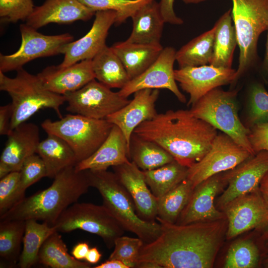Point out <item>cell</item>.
I'll use <instances>...</instances> for the list:
<instances>
[{
    "mask_svg": "<svg viewBox=\"0 0 268 268\" xmlns=\"http://www.w3.org/2000/svg\"><path fill=\"white\" fill-rule=\"evenodd\" d=\"M144 244L143 241L138 237L121 236L115 240L114 251L108 259L118 260L129 268H134Z\"/></svg>",
    "mask_w": 268,
    "mask_h": 268,
    "instance_id": "ab89813d",
    "label": "cell"
},
{
    "mask_svg": "<svg viewBox=\"0 0 268 268\" xmlns=\"http://www.w3.org/2000/svg\"><path fill=\"white\" fill-rule=\"evenodd\" d=\"M94 268H129V267L121 261L108 259Z\"/></svg>",
    "mask_w": 268,
    "mask_h": 268,
    "instance_id": "681fc988",
    "label": "cell"
},
{
    "mask_svg": "<svg viewBox=\"0 0 268 268\" xmlns=\"http://www.w3.org/2000/svg\"><path fill=\"white\" fill-rule=\"evenodd\" d=\"M215 26L195 37L176 53L180 68L210 64L213 56Z\"/></svg>",
    "mask_w": 268,
    "mask_h": 268,
    "instance_id": "4dcf8cb0",
    "label": "cell"
},
{
    "mask_svg": "<svg viewBox=\"0 0 268 268\" xmlns=\"http://www.w3.org/2000/svg\"><path fill=\"white\" fill-rule=\"evenodd\" d=\"M184 3L186 4H194L198 3L201 2H203L206 0H182Z\"/></svg>",
    "mask_w": 268,
    "mask_h": 268,
    "instance_id": "11a10c76",
    "label": "cell"
},
{
    "mask_svg": "<svg viewBox=\"0 0 268 268\" xmlns=\"http://www.w3.org/2000/svg\"><path fill=\"white\" fill-rule=\"evenodd\" d=\"M131 160L142 171L157 168L174 160L173 157L156 143L133 133L130 143Z\"/></svg>",
    "mask_w": 268,
    "mask_h": 268,
    "instance_id": "f546056e",
    "label": "cell"
},
{
    "mask_svg": "<svg viewBox=\"0 0 268 268\" xmlns=\"http://www.w3.org/2000/svg\"><path fill=\"white\" fill-rule=\"evenodd\" d=\"M133 29L126 40L130 43H160L164 24L159 2L151 1L139 8L132 16Z\"/></svg>",
    "mask_w": 268,
    "mask_h": 268,
    "instance_id": "484cf974",
    "label": "cell"
},
{
    "mask_svg": "<svg viewBox=\"0 0 268 268\" xmlns=\"http://www.w3.org/2000/svg\"><path fill=\"white\" fill-rule=\"evenodd\" d=\"M38 262L52 268H89L91 264L70 255L62 236L57 231L45 241L39 252Z\"/></svg>",
    "mask_w": 268,
    "mask_h": 268,
    "instance_id": "1f68e13d",
    "label": "cell"
},
{
    "mask_svg": "<svg viewBox=\"0 0 268 268\" xmlns=\"http://www.w3.org/2000/svg\"><path fill=\"white\" fill-rule=\"evenodd\" d=\"M263 265L264 267L268 268V256L264 261Z\"/></svg>",
    "mask_w": 268,
    "mask_h": 268,
    "instance_id": "9f6ffc18",
    "label": "cell"
},
{
    "mask_svg": "<svg viewBox=\"0 0 268 268\" xmlns=\"http://www.w3.org/2000/svg\"><path fill=\"white\" fill-rule=\"evenodd\" d=\"M95 11L111 10L116 12L114 24L119 26L146 3L155 0H78Z\"/></svg>",
    "mask_w": 268,
    "mask_h": 268,
    "instance_id": "74e56055",
    "label": "cell"
},
{
    "mask_svg": "<svg viewBox=\"0 0 268 268\" xmlns=\"http://www.w3.org/2000/svg\"><path fill=\"white\" fill-rule=\"evenodd\" d=\"M237 93V90L224 91L218 87L214 88L192 105L190 111L193 116L227 134L255 155L248 139L250 130L239 117Z\"/></svg>",
    "mask_w": 268,
    "mask_h": 268,
    "instance_id": "8992f818",
    "label": "cell"
},
{
    "mask_svg": "<svg viewBox=\"0 0 268 268\" xmlns=\"http://www.w3.org/2000/svg\"><path fill=\"white\" fill-rule=\"evenodd\" d=\"M188 169L174 160L157 168L143 171L147 185L158 199L186 179Z\"/></svg>",
    "mask_w": 268,
    "mask_h": 268,
    "instance_id": "836d02e7",
    "label": "cell"
},
{
    "mask_svg": "<svg viewBox=\"0 0 268 268\" xmlns=\"http://www.w3.org/2000/svg\"><path fill=\"white\" fill-rule=\"evenodd\" d=\"M134 94V98L128 104L106 119L122 131L129 148L134 130L141 123L151 120L157 115L155 103L159 91L157 89H144Z\"/></svg>",
    "mask_w": 268,
    "mask_h": 268,
    "instance_id": "ffe728a7",
    "label": "cell"
},
{
    "mask_svg": "<svg viewBox=\"0 0 268 268\" xmlns=\"http://www.w3.org/2000/svg\"><path fill=\"white\" fill-rule=\"evenodd\" d=\"M101 257L102 254L97 248L95 247L89 249L85 256V260L86 262L91 264H94L99 261Z\"/></svg>",
    "mask_w": 268,
    "mask_h": 268,
    "instance_id": "c3c4849f",
    "label": "cell"
},
{
    "mask_svg": "<svg viewBox=\"0 0 268 268\" xmlns=\"http://www.w3.org/2000/svg\"><path fill=\"white\" fill-rule=\"evenodd\" d=\"M194 188L187 178L173 189L157 199V218L176 223L191 196Z\"/></svg>",
    "mask_w": 268,
    "mask_h": 268,
    "instance_id": "e575fe53",
    "label": "cell"
},
{
    "mask_svg": "<svg viewBox=\"0 0 268 268\" xmlns=\"http://www.w3.org/2000/svg\"><path fill=\"white\" fill-rule=\"evenodd\" d=\"M111 48L121 61L130 79L148 68L163 49L160 43L142 44L126 41L115 43Z\"/></svg>",
    "mask_w": 268,
    "mask_h": 268,
    "instance_id": "d4e9b609",
    "label": "cell"
},
{
    "mask_svg": "<svg viewBox=\"0 0 268 268\" xmlns=\"http://www.w3.org/2000/svg\"><path fill=\"white\" fill-rule=\"evenodd\" d=\"M134 268H160L158 265L148 261H141L136 263Z\"/></svg>",
    "mask_w": 268,
    "mask_h": 268,
    "instance_id": "f5cc1de1",
    "label": "cell"
},
{
    "mask_svg": "<svg viewBox=\"0 0 268 268\" xmlns=\"http://www.w3.org/2000/svg\"><path fill=\"white\" fill-rule=\"evenodd\" d=\"M85 171L90 187L99 191L103 205L125 231L134 233L144 244L153 241L159 236L161 224L144 221L138 217L132 197L114 173L107 170Z\"/></svg>",
    "mask_w": 268,
    "mask_h": 268,
    "instance_id": "277c9868",
    "label": "cell"
},
{
    "mask_svg": "<svg viewBox=\"0 0 268 268\" xmlns=\"http://www.w3.org/2000/svg\"><path fill=\"white\" fill-rule=\"evenodd\" d=\"M174 1L175 0H160L159 2L160 12L165 23L181 25L184 21L174 11Z\"/></svg>",
    "mask_w": 268,
    "mask_h": 268,
    "instance_id": "f6af8a7d",
    "label": "cell"
},
{
    "mask_svg": "<svg viewBox=\"0 0 268 268\" xmlns=\"http://www.w3.org/2000/svg\"><path fill=\"white\" fill-rule=\"evenodd\" d=\"M21 43L17 51L10 55L0 54V71L16 70L33 60L57 55L63 46L73 41L66 33L55 35H44L27 24L20 25Z\"/></svg>",
    "mask_w": 268,
    "mask_h": 268,
    "instance_id": "30bf717a",
    "label": "cell"
},
{
    "mask_svg": "<svg viewBox=\"0 0 268 268\" xmlns=\"http://www.w3.org/2000/svg\"><path fill=\"white\" fill-rule=\"evenodd\" d=\"M259 189L262 196L268 204V171L262 179Z\"/></svg>",
    "mask_w": 268,
    "mask_h": 268,
    "instance_id": "f907efd6",
    "label": "cell"
},
{
    "mask_svg": "<svg viewBox=\"0 0 268 268\" xmlns=\"http://www.w3.org/2000/svg\"><path fill=\"white\" fill-rule=\"evenodd\" d=\"M260 251L257 246L249 239L240 240L229 247L223 268H253L259 262Z\"/></svg>",
    "mask_w": 268,
    "mask_h": 268,
    "instance_id": "8d00e7d4",
    "label": "cell"
},
{
    "mask_svg": "<svg viewBox=\"0 0 268 268\" xmlns=\"http://www.w3.org/2000/svg\"><path fill=\"white\" fill-rule=\"evenodd\" d=\"M268 171V151L262 150L223 174L226 189L219 197L217 205L221 209L235 198L259 189Z\"/></svg>",
    "mask_w": 268,
    "mask_h": 268,
    "instance_id": "5bb4252c",
    "label": "cell"
},
{
    "mask_svg": "<svg viewBox=\"0 0 268 268\" xmlns=\"http://www.w3.org/2000/svg\"><path fill=\"white\" fill-rule=\"evenodd\" d=\"M232 22L231 9H230L214 24L213 52L209 65L231 68L234 52L238 44L235 29Z\"/></svg>",
    "mask_w": 268,
    "mask_h": 268,
    "instance_id": "f1b7e54d",
    "label": "cell"
},
{
    "mask_svg": "<svg viewBox=\"0 0 268 268\" xmlns=\"http://www.w3.org/2000/svg\"><path fill=\"white\" fill-rule=\"evenodd\" d=\"M225 185L221 173L213 175L199 184L194 189L176 224L185 225L226 219L224 212L218 210L214 204L217 194Z\"/></svg>",
    "mask_w": 268,
    "mask_h": 268,
    "instance_id": "ac0fdd59",
    "label": "cell"
},
{
    "mask_svg": "<svg viewBox=\"0 0 268 268\" xmlns=\"http://www.w3.org/2000/svg\"><path fill=\"white\" fill-rule=\"evenodd\" d=\"M25 198L20 186V172L9 173L0 181V216L13 208Z\"/></svg>",
    "mask_w": 268,
    "mask_h": 268,
    "instance_id": "f35d334b",
    "label": "cell"
},
{
    "mask_svg": "<svg viewBox=\"0 0 268 268\" xmlns=\"http://www.w3.org/2000/svg\"><path fill=\"white\" fill-rule=\"evenodd\" d=\"M113 126L106 119L97 120L76 114L67 115L57 121L46 119L41 123L47 134L56 135L69 145L77 163L98 148Z\"/></svg>",
    "mask_w": 268,
    "mask_h": 268,
    "instance_id": "ba28073f",
    "label": "cell"
},
{
    "mask_svg": "<svg viewBox=\"0 0 268 268\" xmlns=\"http://www.w3.org/2000/svg\"><path fill=\"white\" fill-rule=\"evenodd\" d=\"M12 115L11 104L1 106L0 107V134L8 135L11 131L10 122Z\"/></svg>",
    "mask_w": 268,
    "mask_h": 268,
    "instance_id": "bcb514c9",
    "label": "cell"
},
{
    "mask_svg": "<svg viewBox=\"0 0 268 268\" xmlns=\"http://www.w3.org/2000/svg\"><path fill=\"white\" fill-rule=\"evenodd\" d=\"M35 6L32 0H0V22L26 21Z\"/></svg>",
    "mask_w": 268,
    "mask_h": 268,
    "instance_id": "b9f144b4",
    "label": "cell"
},
{
    "mask_svg": "<svg viewBox=\"0 0 268 268\" xmlns=\"http://www.w3.org/2000/svg\"><path fill=\"white\" fill-rule=\"evenodd\" d=\"M268 121V92L263 85L254 84L249 96L248 123L250 126Z\"/></svg>",
    "mask_w": 268,
    "mask_h": 268,
    "instance_id": "60d3db41",
    "label": "cell"
},
{
    "mask_svg": "<svg viewBox=\"0 0 268 268\" xmlns=\"http://www.w3.org/2000/svg\"><path fill=\"white\" fill-rule=\"evenodd\" d=\"M134 133L154 142L183 166L190 167L210 149L217 129L190 110H169L139 125Z\"/></svg>",
    "mask_w": 268,
    "mask_h": 268,
    "instance_id": "7a4b0ae2",
    "label": "cell"
},
{
    "mask_svg": "<svg viewBox=\"0 0 268 268\" xmlns=\"http://www.w3.org/2000/svg\"><path fill=\"white\" fill-rule=\"evenodd\" d=\"M19 172L20 188L25 193L29 187L47 177L45 164L41 157L36 153L25 160Z\"/></svg>",
    "mask_w": 268,
    "mask_h": 268,
    "instance_id": "7bdbcfd3",
    "label": "cell"
},
{
    "mask_svg": "<svg viewBox=\"0 0 268 268\" xmlns=\"http://www.w3.org/2000/svg\"><path fill=\"white\" fill-rule=\"evenodd\" d=\"M89 249L87 243L79 242L73 248L71 251L72 256L78 260L85 259Z\"/></svg>",
    "mask_w": 268,
    "mask_h": 268,
    "instance_id": "7dc6e473",
    "label": "cell"
},
{
    "mask_svg": "<svg viewBox=\"0 0 268 268\" xmlns=\"http://www.w3.org/2000/svg\"><path fill=\"white\" fill-rule=\"evenodd\" d=\"M36 153L43 160L47 170V177L54 179L64 169L77 163L75 154L69 145L60 137L48 134L40 142Z\"/></svg>",
    "mask_w": 268,
    "mask_h": 268,
    "instance_id": "4316f807",
    "label": "cell"
},
{
    "mask_svg": "<svg viewBox=\"0 0 268 268\" xmlns=\"http://www.w3.org/2000/svg\"><path fill=\"white\" fill-rule=\"evenodd\" d=\"M131 161L130 148L120 128L113 125L106 139L89 157L75 166L77 171L107 170Z\"/></svg>",
    "mask_w": 268,
    "mask_h": 268,
    "instance_id": "cb8c5ba5",
    "label": "cell"
},
{
    "mask_svg": "<svg viewBox=\"0 0 268 268\" xmlns=\"http://www.w3.org/2000/svg\"><path fill=\"white\" fill-rule=\"evenodd\" d=\"M59 232L80 229L100 236L106 246H114L115 240L125 230L104 205L76 202L68 207L54 225Z\"/></svg>",
    "mask_w": 268,
    "mask_h": 268,
    "instance_id": "9c48e42d",
    "label": "cell"
},
{
    "mask_svg": "<svg viewBox=\"0 0 268 268\" xmlns=\"http://www.w3.org/2000/svg\"><path fill=\"white\" fill-rule=\"evenodd\" d=\"M116 12L106 10L97 11L90 30L82 37L64 45L61 53L64 59L61 67H66L83 60L92 59L105 46L109 30L114 24Z\"/></svg>",
    "mask_w": 268,
    "mask_h": 268,
    "instance_id": "e0dca14e",
    "label": "cell"
},
{
    "mask_svg": "<svg viewBox=\"0 0 268 268\" xmlns=\"http://www.w3.org/2000/svg\"><path fill=\"white\" fill-rule=\"evenodd\" d=\"M236 69L211 65L187 67L174 70V77L190 95L187 105H193L211 90L235 81Z\"/></svg>",
    "mask_w": 268,
    "mask_h": 268,
    "instance_id": "2e32d148",
    "label": "cell"
},
{
    "mask_svg": "<svg viewBox=\"0 0 268 268\" xmlns=\"http://www.w3.org/2000/svg\"><path fill=\"white\" fill-rule=\"evenodd\" d=\"M248 139L255 153L268 151V121L251 127Z\"/></svg>",
    "mask_w": 268,
    "mask_h": 268,
    "instance_id": "ee69618b",
    "label": "cell"
},
{
    "mask_svg": "<svg viewBox=\"0 0 268 268\" xmlns=\"http://www.w3.org/2000/svg\"><path fill=\"white\" fill-rule=\"evenodd\" d=\"M64 96L67 103V111L97 120L106 119L131 100L96 79Z\"/></svg>",
    "mask_w": 268,
    "mask_h": 268,
    "instance_id": "7c38bea8",
    "label": "cell"
},
{
    "mask_svg": "<svg viewBox=\"0 0 268 268\" xmlns=\"http://www.w3.org/2000/svg\"><path fill=\"white\" fill-rule=\"evenodd\" d=\"M159 236L144 244L138 262L148 261L165 268H211L226 235L227 219L185 225L156 219Z\"/></svg>",
    "mask_w": 268,
    "mask_h": 268,
    "instance_id": "6da1fadb",
    "label": "cell"
},
{
    "mask_svg": "<svg viewBox=\"0 0 268 268\" xmlns=\"http://www.w3.org/2000/svg\"><path fill=\"white\" fill-rule=\"evenodd\" d=\"M175 49L172 47L163 48L156 60L145 71L130 79L118 91L120 95L128 98L136 91L144 89H166L171 91L182 103L186 98L180 91L174 77V64Z\"/></svg>",
    "mask_w": 268,
    "mask_h": 268,
    "instance_id": "9a60e30c",
    "label": "cell"
},
{
    "mask_svg": "<svg viewBox=\"0 0 268 268\" xmlns=\"http://www.w3.org/2000/svg\"><path fill=\"white\" fill-rule=\"evenodd\" d=\"M95 12L78 0H46L42 5L35 6L25 21L27 25L38 29L52 23L86 21Z\"/></svg>",
    "mask_w": 268,
    "mask_h": 268,
    "instance_id": "603a6c76",
    "label": "cell"
},
{
    "mask_svg": "<svg viewBox=\"0 0 268 268\" xmlns=\"http://www.w3.org/2000/svg\"><path fill=\"white\" fill-rule=\"evenodd\" d=\"M0 90L6 92L12 100L11 131L41 109H52L60 119L63 117L60 107L66 102L65 96L48 90L37 75L23 67L16 71L13 78L0 71Z\"/></svg>",
    "mask_w": 268,
    "mask_h": 268,
    "instance_id": "5b68a950",
    "label": "cell"
},
{
    "mask_svg": "<svg viewBox=\"0 0 268 268\" xmlns=\"http://www.w3.org/2000/svg\"><path fill=\"white\" fill-rule=\"evenodd\" d=\"M75 166L61 171L54 178L50 186L24 198L0 216V220L26 221L33 219L54 226L61 214L77 202L90 187L86 171H77Z\"/></svg>",
    "mask_w": 268,
    "mask_h": 268,
    "instance_id": "3957f363",
    "label": "cell"
},
{
    "mask_svg": "<svg viewBox=\"0 0 268 268\" xmlns=\"http://www.w3.org/2000/svg\"><path fill=\"white\" fill-rule=\"evenodd\" d=\"M25 229L24 220H0V259L10 267L19 261Z\"/></svg>",
    "mask_w": 268,
    "mask_h": 268,
    "instance_id": "d590c367",
    "label": "cell"
},
{
    "mask_svg": "<svg viewBox=\"0 0 268 268\" xmlns=\"http://www.w3.org/2000/svg\"><path fill=\"white\" fill-rule=\"evenodd\" d=\"M222 210L227 221V239L252 229L268 227V204L259 189L235 198Z\"/></svg>",
    "mask_w": 268,
    "mask_h": 268,
    "instance_id": "4fadbf2b",
    "label": "cell"
},
{
    "mask_svg": "<svg viewBox=\"0 0 268 268\" xmlns=\"http://www.w3.org/2000/svg\"><path fill=\"white\" fill-rule=\"evenodd\" d=\"M0 158V179L11 172L20 171L25 160L36 153L40 141L39 128L24 122L12 130Z\"/></svg>",
    "mask_w": 268,
    "mask_h": 268,
    "instance_id": "d6986e66",
    "label": "cell"
},
{
    "mask_svg": "<svg viewBox=\"0 0 268 268\" xmlns=\"http://www.w3.org/2000/svg\"><path fill=\"white\" fill-rule=\"evenodd\" d=\"M37 75L46 89L63 95L78 90L95 79L92 60L81 61L66 67L48 66Z\"/></svg>",
    "mask_w": 268,
    "mask_h": 268,
    "instance_id": "7402d4cb",
    "label": "cell"
},
{
    "mask_svg": "<svg viewBox=\"0 0 268 268\" xmlns=\"http://www.w3.org/2000/svg\"><path fill=\"white\" fill-rule=\"evenodd\" d=\"M112 168L132 197L138 217L144 221H156L157 199L148 188L143 171L132 161Z\"/></svg>",
    "mask_w": 268,
    "mask_h": 268,
    "instance_id": "44dd1931",
    "label": "cell"
},
{
    "mask_svg": "<svg viewBox=\"0 0 268 268\" xmlns=\"http://www.w3.org/2000/svg\"><path fill=\"white\" fill-rule=\"evenodd\" d=\"M253 155L227 134H217L207 153L188 168L187 178L195 189L209 177L231 170Z\"/></svg>",
    "mask_w": 268,
    "mask_h": 268,
    "instance_id": "8fae6325",
    "label": "cell"
},
{
    "mask_svg": "<svg viewBox=\"0 0 268 268\" xmlns=\"http://www.w3.org/2000/svg\"><path fill=\"white\" fill-rule=\"evenodd\" d=\"M268 34L266 43L265 56L263 62V67L266 72L268 74Z\"/></svg>",
    "mask_w": 268,
    "mask_h": 268,
    "instance_id": "db71d44e",
    "label": "cell"
},
{
    "mask_svg": "<svg viewBox=\"0 0 268 268\" xmlns=\"http://www.w3.org/2000/svg\"><path fill=\"white\" fill-rule=\"evenodd\" d=\"M260 244L264 251L268 253V227L260 237Z\"/></svg>",
    "mask_w": 268,
    "mask_h": 268,
    "instance_id": "816d5d0a",
    "label": "cell"
},
{
    "mask_svg": "<svg viewBox=\"0 0 268 268\" xmlns=\"http://www.w3.org/2000/svg\"><path fill=\"white\" fill-rule=\"evenodd\" d=\"M95 79L110 88H122L130 80L121 61L105 45L92 59Z\"/></svg>",
    "mask_w": 268,
    "mask_h": 268,
    "instance_id": "83f0119b",
    "label": "cell"
},
{
    "mask_svg": "<svg viewBox=\"0 0 268 268\" xmlns=\"http://www.w3.org/2000/svg\"><path fill=\"white\" fill-rule=\"evenodd\" d=\"M234 21L240 54L235 81L254 63L260 35L268 27V0H232Z\"/></svg>",
    "mask_w": 268,
    "mask_h": 268,
    "instance_id": "52a82bcc",
    "label": "cell"
},
{
    "mask_svg": "<svg viewBox=\"0 0 268 268\" xmlns=\"http://www.w3.org/2000/svg\"><path fill=\"white\" fill-rule=\"evenodd\" d=\"M57 231L54 226L36 219L25 221L23 249L18 261L21 268H29L38 263L39 252L46 239Z\"/></svg>",
    "mask_w": 268,
    "mask_h": 268,
    "instance_id": "d6a6232c",
    "label": "cell"
}]
</instances>
